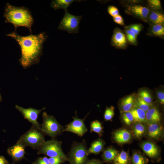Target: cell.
I'll return each mask as SVG.
<instances>
[{"label": "cell", "instance_id": "6da1fadb", "mask_svg": "<svg viewBox=\"0 0 164 164\" xmlns=\"http://www.w3.org/2000/svg\"><path fill=\"white\" fill-rule=\"evenodd\" d=\"M6 36L15 39L19 45L21 56L19 62L23 68L26 69L39 62L43 44L48 37L45 32L23 36L18 34L15 30Z\"/></svg>", "mask_w": 164, "mask_h": 164}, {"label": "cell", "instance_id": "7a4b0ae2", "mask_svg": "<svg viewBox=\"0 0 164 164\" xmlns=\"http://www.w3.org/2000/svg\"><path fill=\"white\" fill-rule=\"evenodd\" d=\"M4 9L3 16L5 18V23L12 24L16 30L18 27H26L31 34V27L34 19L28 8L13 6L7 3Z\"/></svg>", "mask_w": 164, "mask_h": 164}, {"label": "cell", "instance_id": "3957f363", "mask_svg": "<svg viewBox=\"0 0 164 164\" xmlns=\"http://www.w3.org/2000/svg\"><path fill=\"white\" fill-rule=\"evenodd\" d=\"M86 140L73 142L67 155L70 164H86L88 159Z\"/></svg>", "mask_w": 164, "mask_h": 164}, {"label": "cell", "instance_id": "277c9868", "mask_svg": "<svg viewBox=\"0 0 164 164\" xmlns=\"http://www.w3.org/2000/svg\"><path fill=\"white\" fill-rule=\"evenodd\" d=\"M43 122L41 125V132L52 139L62 135L64 132V127L60 125L53 116L48 114L46 112L42 114Z\"/></svg>", "mask_w": 164, "mask_h": 164}, {"label": "cell", "instance_id": "5b68a950", "mask_svg": "<svg viewBox=\"0 0 164 164\" xmlns=\"http://www.w3.org/2000/svg\"><path fill=\"white\" fill-rule=\"evenodd\" d=\"M45 141L42 132L32 125L29 130L20 137L17 142L25 147L29 146L34 149L37 150Z\"/></svg>", "mask_w": 164, "mask_h": 164}, {"label": "cell", "instance_id": "8992f818", "mask_svg": "<svg viewBox=\"0 0 164 164\" xmlns=\"http://www.w3.org/2000/svg\"><path fill=\"white\" fill-rule=\"evenodd\" d=\"M62 142L56 138L45 142L38 148L37 154H43L50 157H59L68 162L67 155L63 152L62 148Z\"/></svg>", "mask_w": 164, "mask_h": 164}, {"label": "cell", "instance_id": "52a82bcc", "mask_svg": "<svg viewBox=\"0 0 164 164\" xmlns=\"http://www.w3.org/2000/svg\"><path fill=\"white\" fill-rule=\"evenodd\" d=\"M82 15L76 16L70 13L67 9L65 10V14L58 27L61 30L66 31L70 33H77L79 29V24Z\"/></svg>", "mask_w": 164, "mask_h": 164}, {"label": "cell", "instance_id": "ba28073f", "mask_svg": "<svg viewBox=\"0 0 164 164\" xmlns=\"http://www.w3.org/2000/svg\"><path fill=\"white\" fill-rule=\"evenodd\" d=\"M90 112L84 118L81 119L78 117L77 112L76 111L75 116L72 117L73 121L65 126L64 132H71L80 137H82L88 131L84 121Z\"/></svg>", "mask_w": 164, "mask_h": 164}, {"label": "cell", "instance_id": "9c48e42d", "mask_svg": "<svg viewBox=\"0 0 164 164\" xmlns=\"http://www.w3.org/2000/svg\"><path fill=\"white\" fill-rule=\"evenodd\" d=\"M150 11L148 7L135 3L128 4L126 5L125 9L127 14L146 22H148Z\"/></svg>", "mask_w": 164, "mask_h": 164}, {"label": "cell", "instance_id": "30bf717a", "mask_svg": "<svg viewBox=\"0 0 164 164\" xmlns=\"http://www.w3.org/2000/svg\"><path fill=\"white\" fill-rule=\"evenodd\" d=\"M15 108L21 113L25 119L32 123V125L36 127L40 131H41V125L37 121V119L38 115L41 112L46 109L45 107L40 110H37L31 108H25L17 105H15Z\"/></svg>", "mask_w": 164, "mask_h": 164}, {"label": "cell", "instance_id": "8fae6325", "mask_svg": "<svg viewBox=\"0 0 164 164\" xmlns=\"http://www.w3.org/2000/svg\"><path fill=\"white\" fill-rule=\"evenodd\" d=\"M128 43L124 30L116 27L114 29L111 40V44L118 49H124Z\"/></svg>", "mask_w": 164, "mask_h": 164}, {"label": "cell", "instance_id": "7c38bea8", "mask_svg": "<svg viewBox=\"0 0 164 164\" xmlns=\"http://www.w3.org/2000/svg\"><path fill=\"white\" fill-rule=\"evenodd\" d=\"M25 147L22 144L16 142L14 145L9 147L7 149V153L12 158V164L18 162L25 159Z\"/></svg>", "mask_w": 164, "mask_h": 164}, {"label": "cell", "instance_id": "4fadbf2b", "mask_svg": "<svg viewBox=\"0 0 164 164\" xmlns=\"http://www.w3.org/2000/svg\"><path fill=\"white\" fill-rule=\"evenodd\" d=\"M113 138L117 143L122 144L129 141L132 138V136L128 130L123 128L115 131L113 133Z\"/></svg>", "mask_w": 164, "mask_h": 164}, {"label": "cell", "instance_id": "5bb4252c", "mask_svg": "<svg viewBox=\"0 0 164 164\" xmlns=\"http://www.w3.org/2000/svg\"><path fill=\"white\" fill-rule=\"evenodd\" d=\"M141 146L144 152L151 158H156L159 155L158 147L153 142H145L142 144Z\"/></svg>", "mask_w": 164, "mask_h": 164}, {"label": "cell", "instance_id": "9a60e30c", "mask_svg": "<svg viewBox=\"0 0 164 164\" xmlns=\"http://www.w3.org/2000/svg\"><path fill=\"white\" fill-rule=\"evenodd\" d=\"M148 22L150 25L164 24V15L160 11L150 9Z\"/></svg>", "mask_w": 164, "mask_h": 164}, {"label": "cell", "instance_id": "2e32d148", "mask_svg": "<svg viewBox=\"0 0 164 164\" xmlns=\"http://www.w3.org/2000/svg\"><path fill=\"white\" fill-rule=\"evenodd\" d=\"M148 135L150 138L157 139L162 133L163 127L158 123H152L148 124Z\"/></svg>", "mask_w": 164, "mask_h": 164}, {"label": "cell", "instance_id": "e0dca14e", "mask_svg": "<svg viewBox=\"0 0 164 164\" xmlns=\"http://www.w3.org/2000/svg\"><path fill=\"white\" fill-rule=\"evenodd\" d=\"M146 123H159L160 121V116L157 109L151 107L145 112Z\"/></svg>", "mask_w": 164, "mask_h": 164}, {"label": "cell", "instance_id": "ac0fdd59", "mask_svg": "<svg viewBox=\"0 0 164 164\" xmlns=\"http://www.w3.org/2000/svg\"><path fill=\"white\" fill-rule=\"evenodd\" d=\"M105 145L104 141L98 138L93 141L91 144L89 148L87 149L88 155L91 154H97L103 151Z\"/></svg>", "mask_w": 164, "mask_h": 164}, {"label": "cell", "instance_id": "d6986e66", "mask_svg": "<svg viewBox=\"0 0 164 164\" xmlns=\"http://www.w3.org/2000/svg\"><path fill=\"white\" fill-rule=\"evenodd\" d=\"M135 98L134 95H131L123 99L120 103L121 113L129 111L134 107Z\"/></svg>", "mask_w": 164, "mask_h": 164}, {"label": "cell", "instance_id": "ffe728a7", "mask_svg": "<svg viewBox=\"0 0 164 164\" xmlns=\"http://www.w3.org/2000/svg\"><path fill=\"white\" fill-rule=\"evenodd\" d=\"M117 150L112 147H108L103 150L102 158L103 161L109 163L113 160L118 153Z\"/></svg>", "mask_w": 164, "mask_h": 164}, {"label": "cell", "instance_id": "44dd1931", "mask_svg": "<svg viewBox=\"0 0 164 164\" xmlns=\"http://www.w3.org/2000/svg\"><path fill=\"white\" fill-rule=\"evenodd\" d=\"M148 35L163 38L164 36V25L154 24L150 25L148 32Z\"/></svg>", "mask_w": 164, "mask_h": 164}, {"label": "cell", "instance_id": "7402d4cb", "mask_svg": "<svg viewBox=\"0 0 164 164\" xmlns=\"http://www.w3.org/2000/svg\"><path fill=\"white\" fill-rule=\"evenodd\" d=\"M129 112L132 114L134 121L137 123H146L145 112L143 110L134 106Z\"/></svg>", "mask_w": 164, "mask_h": 164}, {"label": "cell", "instance_id": "603a6c76", "mask_svg": "<svg viewBox=\"0 0 164 164\" xmlns=\"http://www.w3.org/2000/svg\"><path fill=\"white\" fill-rule=\"evenodd\" d=\"M79 1L74 0H54L51 1L50 6L55 10L59 9H67V8L73 2Z\"/></svg>", "mask_w": 164, "mask_h": 164}, {"label": "cell", "instance_id": "cb8c5ba5", "mask_svg": "<svg viewBox=\"0 0 164 164\" xmlns=\"http://www.w3.org/2000/svg\"><path fill=\"white\" fill-rule=\"evenodd\" d=\"M130 158L127 152L122 151L118 153L113 160V164H129Z\"/></svg>", "mask_w": 164, "mask_h": 164}, {"label": "cell", "instance_id": "d4e9b609", "mask_svg": "<svg viewBox=\"0 0 164 164\" xmlns=\"http://www.w3.org/2000/svg\"><path fill=\"white\" fill-rule=\"evenodd\" d=\"M146 130L145 125L141 123H137L133 127V131L135 137L140 138L145 133Z\"/></svg>", "mask_w": 164, "mask_h": 164}, {"label": "cell", "instance_id": "484cf974", "mask_svg": "<svg viewBox=\"0 0 164 164\" xmlns=\"http://www.w3.org/2000/svg\"><path fill=\"white\" fill-rule=\"evenodd\" d=\"M91 133L93 132L97 133L100 136H102L103 131V127L100 122L97 120L92 121L90 123Z\"/></svg>", "mask_w": 164, "mask_h": 164}, {"label": "cell", "instance_id": "4316f807", "mask_svg": "<svg viewBox=\"0 0 164 164\" xmlns=\"http://www.w3.org/2000/svg\"><path fill=\"white\" fill-rule=\"evenodd\" d=\"M124 30L128 43L133 45H137V36L132 31L125 28Z\"/></svg>", "mask_w": 164, "mask_h": 164}, {"label": "cell", "instance_id": "83f0119b", "mask_svg": "<svg viewBox=\"0 0 164 164\" xmlns=\"http://www.w3.org/2000/svg\"><path fill=\"white\" fill-rule=\"evenodd\" d=\"M134 106L142 109L145 112L152 107V105L145 102L138 96L135 99Z\"/></svg>", "mask_w": 164, "mask_h": 164}, {"label": "cell", "instance_id": "f1b7e54d", "mask_svg": "<svg viewBox=\"0 0 164 164\" xmlns=\"http://www.w3.org/2000/svg\"><path fill=\"white\" fill-rule=\"evenodd\" d=\"M148 160L141 154L137 152L134 153L132 158L133 164H146Z\"/></svg>", "mask_w": 164, "mask_h": 164}, {"label": "cell", "instance_id": "f546056e", "mask_svg": "<svg viewBox=\"0 0 164 164\" xmlns=\"http://www.w3.org/2000/svg\"><path fill=\"white\" fill-rule=\"evenodd\" d=\"M145 102L152 105V98L150 93L146 89L140 90L138 96Z\"/></svg>", "mask_w": 164, "mask_h": 164}, {"label": "cell", "instance_id": "4dcf8cb0", "mask_svg": "<svg viewBox=\"0 0 164 164\" xmlns=\"http://www.w3.org/2000/svg\"><path fill=\"white\" fill-rule=\"evenodd\" d=\"M121 118L124 123L127 125H130L134 122L133 117L129 111L121 113Z\"/></svg>", "mask_w": 164, "mask_h": 164}, {"label": "cell", "instance_id": "1f68e13d", "mask_svg": "<svg viewBox=\"0 0 164 164\" xmlns=\"http://www.w3.org/2000/svg\"><path fill=\"white\" fill-rule=\"evenodd\" d=\"M133 32L137 36L143 28V25L141 23L131 24L124 27Z\"/></svg>", "mask_w": 164, "mask_h": 164}, {"label": "cell", "instance_id": "d6a6232c", "mask_svg": "<svg viewBox=\"0 0 164 164\" xmlns=\"http://www.w3.org/2000/svg\"><path fill=\"white\" fill-rule=\"evenodd\" d=\"M147 2L148 7L150 9L160 11L162 9L159 0H149Z\"/></svg>", "mask_w": 164, "mask_h": 164}, {"label": "cell", "instance_id": "836d02e7", "mask_svg": "<svg viewBox=\"0 0 164 164\" xmlns=\"http://www.w3.org/2000/svg\"><path fill=\"white\" fill-rule=\"evenodd\" d=\"M114 114V108L113 106L110 107H106L104 114V118L105 121H111Z\"/></svg>", "mask_w": 164, "mask_h": 164}, {"label": "cell", "instance_id": "e575fe53", "mask_svg": "<svg viewBox=\"0 0 164 164\" xmlns=\"http://www.w3.org/2000/svg\"><path fill=\"white\" fill-rule=\"evenodd\" d=\"M49 160L50 164H61L67 161L63 158L59 157H50Z\"/></svg>", "mask_w": 164, "mask_h": 164}, {"label": "cell", "instance_id": "d590c367", "mask_svg": "<svg viewBox=\"0 0 164 164\" xmlns=\"http://www.w3.org/2000/svg\"><path fill=\"white\" fill-rule=\"evenodd\" d=\"M108 13L113 17L119 15L118 9L114 6H109L108 8Z\"/></svg>", "mask_w": 164, "mask_h": 164}, {"label": "cell", "instance_id": "8d00e7d4", "mask_svg": "<svg viewBox=\"0 0 164 164\" xmlns=\"http://www.w3.org/2000/svg\"><path fill=\"white\" fill-rule=\"evenodd\" d=\"M37 164H50L49 158L46 156L39 157L35 161Z\"/></svg>", "mask_w": 164, "mask_h": 164}, {"label": "cell", "instance_id": "74e56055", "mask_svg": "<svg viewBox=\"0 0 164 164\" xmlns=\"http://www.w3.org/2000/svg\"><path fill=\"white\" fill-rule=\"evenodd\" d=\"M157 98L160 103L163 105L164 104V92L163 91L159 90L156 93Z\"/></svg>", "mask_w": 164, "mask_h": 164}, {"label": "cell", "instance_id": "f35d334b", "mask_svg": "<svg viewBox=\"0 0 164 164\" xmlns=\"http://www.w3.org/2000/svg\"><path fill=\"white\" fill-rule=\"evenodd\" d=\"M113 20L115 22L121 26H123L125 25L124 20L119 14L113 17Z\"/></svg>", "mask_w": 164, "mask_h": 164}, {"label": "cell", "instance_id": "ab89813d", "mask_svg": "<svg viewBox=\"0 0 164 164\" xmlns=\"http://www.w3.org/2000/svg\"><path fill=\"white\" fill-rule=\"evenodd\" d=\"M86 164H103L100 160L96 159H92L88 160Z\"/></svg>", "mask_w": 164, "mask_h": 164}, {"label": "cell", "instance_id": "60d3db41", "mask_svg": "<svg viewBox=\"0 0 164 164\" xmlns=\"http://www.w3.org/2000/svg\"><path fill=\"white\" fill-rule=\"evenodd\" d=\"M0 164H10L4 156L2 155H0Z\"/></svg>", "mask_w": 164, "mask_h": 164}, {"label": "cell", "instance_id": "b9f144b4", "mask_svg": "<svg viewBox=\"0 0 164 164\" xmlns=\"http://www.w3.org/2000/svg\"><path fill=\"white\" fill-rule=\"evenodd\" d=\"M2 97L1 96V95L0 93V102L2 101Z\"/></svg>", "mask_w": 164, "mask_h": 164}, {"label": "cell", "instance_id": "7bdbcfd3", "mask_svg": "<svg viewBox=\"0 0 164 164\" xmlns=\"http://www.w3.org/2000/svg\"><path fill=\"white\" fill-rule=\"evenodd\" d=\"M32 164H37L35 162H34L32 163Z\"/></svg>", "mask_w": 164, "mask_h": 164}, {"label": "cell", "instance_id": "ee69618b", "mask_svg": "<svg viewBox=\"0 0 164 164\" xmlns=\"http://www.w3.org/2000/svg\"><path fill=\"white\" fill-rule=\"evenodd\" d=\"M12 164H13L12 163Z\"/></svg>", "mask_w": 164, "mask_h": 164}]
</instances>
